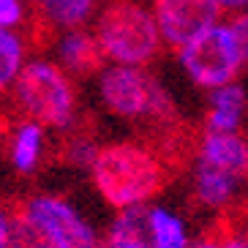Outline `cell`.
<instances>
[{
	"mask_svg": "<svg viewBox=\"0 0 248 248\" xmlns=\"http://www.w3.org/2000/svg\"><path fill=\"white\" fill-rule=\"evenodd\" d=\"M95 191L115 210L145 204L167 186V167L147 145L115 142L98 145L90 164Z\"/></svg>",
	"mask_w": 248,
	"mask_h": 248,
	"instance_id": "obj_1",
	"label": "cell"
},
{
	"mask_svg": "<svg viewBox=\"0 0 248 248\" xmlns=\"http://www.w3.org/2000/svg\"><path fill=\"white\" fill-rule=\"evenodd\" d=\"M14 101L25 120L41 128H68L77 117V93L63 68L36 60L28 63L14 79Z\"/></svg>",
	"mask_w": 248,
	"mask_h": 248,
	"instance_id": "obj_2",
	"label": "cell"
},
{
	"mask_svg": "<svg viewBox=\"0 0 248 248\" xmlns=\"http://www.w3.org/2000/svg\"><path fill=\"white\" fill-rule=\"evenodd\" d=\"M95 38L104 55L125 66H142L158 55V25L137 0H112L95 22Z\"/></svg>",
	"mask_w": 248,
	"mask_h": 248,
	"instance_id": "obj_3",
	"label": "cell"
},
{
	"mask_svg": "<svg viewBox=\"0 0 248 248\" xmlns=\"http://www.w3.org/2000/svg\"><path fill=\"white\" fill-rule=\"evenodd\" d=\"M101 98L112 115L125 120H147L150 125H164L180 117L164 85L142 68H107L101 77Z\"/></svg>",
	"mask_w": 248,
	"mask_h": 248,
	"instance_id": "obj_4",
	"label": "cell"
},
{
	"mask_svg": "<svg viewBox=\"0 0 248 248\" xmlns=\"http://www.w3.org/2000/svg\"><path fill=\"white\" fill-rule=\"evenodd\" d=\"M16 207L41 232L49 248H101V237L90 221L58 194H36Z\"/></svg>",
	"mask_w": 248,
	"mask_h": 248,
	"instance_id": "obj_5",
	"label": "cell"
},
{
	"mask_svg": "<svg viewBox=\"0 0 248 248\" xmlns=\"http://www.w3.org/2000/svg\"><path fill=\"white\" fill-rule=\"evenodd\" d=\"M180 49V60L186 71L202 88H224L237 77L243 66L229 28H218V25H210Z\"/></svg>",
	"mask_w": 248,
	"mask_h": 248,
	"instance_id": "obj_6",
	"label": "cell"
},
{
	"mask_svg": "<svg viewBox=\"0 0 248 248\" xmlns=\"http://www.w3.org/2000/svg\"><path fill=\"white\" fill-rule=\"evenodd\" d=\"M216 0H155V25L172 46H186L194 36L216 25Z\"/></svg>",
	"mask_w": 248,
	"mask_h": 248,
	"instance_id": "obj_7",
	"label": "cell"
},
{
	"mask_svg": "<svg viewBox=\"0 0 248 248\" xmlns=\"http://www.w3.org/2000/svg\"><path fill=\"white\" fill-rule=\"evenodd\" d=\"M199 161L229 172L232 177H248V142L237 131H204L199 137Z\"/></svg>",
	"mask_w": 248,
	"mask_h": 248,
	"instance_id": "obj_8",
	"label": "cell"
},
{
	"mask_svg": "<svg viewBox=\"0 0 248 248\" xmlns=\"http://www.w3.org/2000/svg\"><path fill=\"white\" fill-rule=\"evenodd\" d=\"M101 248H155L150 218H147V204L117 210L115 221L104 234Z\"/></svg>",
	"mask_w": 248,
	"mask_h": 248,
	"instance_id": "obj_9",
	"label": "cell"
},
{
	"mask_svg": "<svg viewBox=\"0 0 248 248\" xmlns=\"http://www.w3.org/2000/svg\"><path fill=\"white\" fill-rule=\"evenodd\" d=\"M60 58H63V66L68 68L71 77H79V79H88L101 74L107 66V55H104L101 44L93 33H85V30H74L71 36L63 38L60 44Z\"/></svg>",
	"mask_w": 248,
	"mask_h": 248,
	"instance_id": "obj_10",
	"label": "cell"
},
{
	"mask_svg": "<svg viewBox=\"0 0 248 248\" xmlns=\"http://www.w3.org/2000/svg\"><path fill=\"white\" fill-rule=\"evenodd\" d=\"M44 128L38 123H33V120L16 123L14 134H11V145H8V158L16 172H22V175L36 172L41 155H44Z\"/></svg>",
	"mask_w": 248,
	"mask_h": 248,
	"instance_id": "obj_11",
	"label": "cell"
},
{
	"mask_svg": "<svg viewBox=\"0 0 248 248\" xmlns=\"http://www.w3.org/2000/svg\"><path fill=\"white\" fill-rule=\"evenodd\" d=\"M246 112V93L240 85H224L210 95L204 131H237Z\"/></svg>",
	"mask_w": 248,
	"mask_h": 248,
	"instance_id": "obj_12",
	"label": "cell"
},
{
	"mask_svg": "<svg viewBox=\"0 0 248 248\" xmlns=\"http://www.w3.org/2000/svg\"><path fill=\"white\" fill-rule=\"evenodd\" d=\"M95 150H98V145H95V134H93V120L79 123V120L74 117V123L68 125V128H63L58 158L63 161V164H71V167L90 169Z\"/></svg>",
	"mask_w": 248,
	"mask_h": 248,
	"instance_id": "obj_13",
	"label": "cell"
},
{
	"mask_svg": "<svg viewBox=\"0 0 248 248\" xmlns=\"http://www.w3.org/2000/svg\"><path fill=\"white\" fill-rule=\"evenodd\" d=\"M95 0H33L28 11L41 16L55 33L60 28H79L93 11Z\"/></svg>",
	"mask_w": 248,
	"mask_h": 248,
	"instance_id": "obj_14",
	"label": "cell"
},
{
	"mask_svg": "<svg viewBox=\"0 0 248 248\" xmlns=\"http://www.w3.org/2000/svg\"><path fill=\"white\" fill-rule=\"evenodd\" d=\"M237 177H232L229 172L213 167V164H197V199L207 207H224L232 202L234 191H237Z\"/></svg>",
	"mask_w": 248,
	"mask_h": 248,
	"instance_id": "obj_15",
	"label": "cell"
},
{
	"mask_svg": "<svg viewBox=\"0 0 248 248\" xmlns=\"http://www.w3.org/2000/svg\"><path fill=\"white\" fill-rule=\"evenodd\" d=\"M147 218H150V232H153L155 248H188V232L186 224L177 218L175 213L164 210V207H147Z\"/></svg>",
	"mask_w": 248,
	"mask_h": 248,
	"instance_id": "obj_16",
	"label": "cell"
},
{
	"mask_svg": "<svg viewBox=\"0 0 248 248\" xmlns=\"http://www.w3.org/2000/svg\"><path fill=\"white\" fill-rule=\"evenodd\" d=\"M22 66V41L0 28V93H6L14 85Z\"/></svg>",
	"mask_w": 248,
	"mask_h": 248,
	"instance_id": "obj_17",
	"label": "cell"
},
{
	"mask_svg": "<svg viewBox=\"0 0 248 248\" xmlns=\"http://www.w3.org/2000/svg\"><path fill=\"white\" fill-rule=\"evenodd\" d=\"M6 248H49V243H46L44 237H41V232L19 213L16 204H14V218H11V237H8Z\"/></svg>",
	"mask_w": 248,
	"mask_h": 248,
	"instance_id": "obj_18",
	"label": "cell"
},
{
	"mask_svg": "<svg viewBox=\"0 0 248 248\" xmlns=\"http://www.w3.org/2000/svg\"><path fill=\"white\" fill-rule=\"evenodd\" d=\"M210 234L218 240L221 248H248V224H237L229 213L216 224Z\"/></svg>",
	"mask_w": 248,
	"mask_h": 248,
	"instance_id": "obj_19",
	"label": "cell"
},
{
	"mask_svg": "<svg viewBox=\"0 0 248 248\" xmlns=\"http://www.w3.org/2000/svg\"><path fill=\"white\" fill-rule=\"evenodd\" d=\"M229 33H232L234 46H237V52H240V60L248 63V14L237 16V19L229 25Z\"/></svg>",
	"mask_w": 248,
	"mask_h": 248,
	"instance_id": "obj_20",
	"label": "cell"
},
{
	"mask_svg": "<svg viewBox=\"0 0 248 248\" xmlns=\"http://www.w3.org/2000/svg\"><path fill=\"white\" fill-rule=\"evenodd\" d=\"M22 22V0H0V28Z\"/></svg>",
	"mask_w": 248,
	"mask_h": 248,
	"instance_id": "obj_21",
	"label": "cell"
},
{
	"mask_svg": "<svg viewBox=\"0 0 248 248\" xmlns=\"http://www.w3.org/2000/svg\"><path fill=\"white\" fill-rule=\"evenodd\" d=\"M11 218H14V207H0V248L8 246V237H11Z\"/></svg>",
	"mask_w": 248,
	"mask_h": 248,
	"instance_id": "obj_22",
	"label": "cell"
},
{
	"mask_svg": "<svg viewBox=\"0 0 248 248\" xmlns=\"http://www.w3.org/2000/svg\"><path fill=\"white\" fill-rule=\"evenodd\" d=\"M218 8H229V11H237V8H246L248 0H216Z\"/></svg>",
	"mask_w": 248,
	"mask_h": 248,
	"instance_id": "obj_23",
	"label": "cell"
},
{
	"mask_svg": "<svg viewBox=\"0 0 248 248\" xmlns=\"http://www.w3.org/2000/svg\"><path fill=\"white\" fill-rule=\"evenodd\" d=\"M188 248H221V246H218V240H216L213 234H204V237H199V240L194 243V246H188Z\"/></svg>",
	"mask_w": 248,
	"mask_h": 248,
	"instance_id": "obj_24",
	"label": "cell"
}]
</instances>
